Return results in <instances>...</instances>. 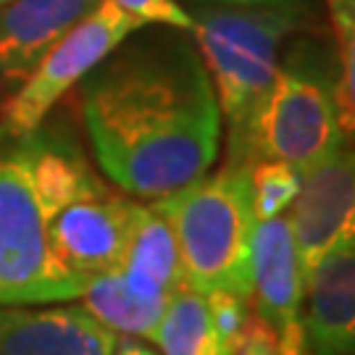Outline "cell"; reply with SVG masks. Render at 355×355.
Masks as SVG:
<instances>
[{
	"instance_id": "obj_1",
	"label": "cell",
	"mask_w": 355,
	"mask_h": 355,
	"mask_svg": "<svg viewBox=\"0 0 355 355\" xmlns=\"http://www.w3.org/2000/svg\"><path fill=\"white\" fill-rule=\"evenodd\" d=\"M142 29L71 92L98 168L124 195L158 200L211 171L224 116L192 32Z\"/></svg>"
},
{
	"instance_id": "obj_2",
	"label": "cell",
	"mask_w": 355,
	"mask_h": 355,
	"mask_svg": "<svg viewBox=\"0 0 355 355\" xmlns=\"http://www.w3.org/2000/svg\"><path fill=\"white\" fill-rule=\"evenodd\" d=\"M343 142L337 55L324 40L297 37L240 137L229 142V164L279 161L305 174Z\"/></svg>"
},
{
	"instance_id": "obj_3",
	"label": "cell",
	"mask_w": 355,
	"mask_h": 355,
	"mask_svg": "<svg viewBox=\"0 0 355 355\" xmlns=\"http://www.w3.org/2000/svg\"><path fill=\"white\" fill-rule=\"evenodd\" d=\"M192 40L216 87L218 108L237 140L279 69L282 45L311 19L308 0H274L258 6L198 3L187 8Z\"/></svg>"
},
{
	"instance_id": "obj_4",
	"label": "cell",
	"mask_w": 355,
	"mask_h": 355,
	"mask_svg": "<svg viewBox=\"0 0 355 355\" xmlns=\"http://www.w3.org/2000/svg\"><path fill=\"white\" fill-rule=\"evenodd\" d=\"M153 203L174 229L187 287L250 300V166L227 164Z\"/></svg>"
},
{
	"instance_id": "obj_5",
	"label": "cell",
	"mask_w": 355,
	"mask_h": 355,
	"mask_svg": "<svg viewBox=\"0 0 355 355\" xmlns=\"http://www.w3.org/2000/svg\"><path fill=\"white\" fill-rule=\"evenodd\" d=\"M26 137L55 255L82 279L119 266L135 200L111 190L74 145Z\"/></svg>"
},
{
	"instance_id": "obj_6",
	"label": "cell",
	"mask_w": 355,
	"mask_h": 355,
	"mask_svg": "<svg viewBox=\"0 0 355 355\" xmlns=\"http://www.w3.org/2000/svg\"><path fill=\"white\" fill-rule=\"evenodd\" d=\"M55 255L40 203L29 137L0 153V305L71 303L85 287Z\"/></svg>"
},
{
	"instance_id": "obj_7",
	"label": "cell",
	"mask_w": 355,
	"mask_h": 355,
	"mask_svg": "<svg viewBox=\"0 0 355 355\" xmlns=\"http://www.w3.org/2000/svg\"><path fill=\"white\" fill-rule=\"evenodd\" d=\"M142 21L121 11L111 0H101L95 11L58 40L19 87L0 101V135L21 140L37 132L66 95L137 29Z\"/></svg>"
},
{
	"instance_id": "obj_8",
	"label": "cell",
	"mask_w": 355,
	"mask_h": 355,
	"mask_svg": "<svg viewBox=\"0 0 355 355\" xmlns=\"http://www.w3.org/2000/svg\"><path fill=\"white\" fill-rule=\"evenodd\" d=\"M290 227L303 279L334 245L355 232V145L343 142L303 174L290 205Z\"/></svg>"
},
{
	"instance_id": "obj_9",
	"label": "cell",
	"mask_w": 355,
	"mask_h": 355,
	"mask_svg": "<svg viewBox=\"0 0 355 355\" xmlns=\"http://www.w3.org/2000/svg\"><path fill=\"white\" fill-rule=\"evenodd\" d=\"M250 297L258 311L255 316L263 318L277 334L279 353H308L300 324L305 279L287 214L255 221L250 242Z\"/></svg>"
},
{
	"instance_id": "obj_10",
	"label": "cell",
	"mask_w": 355,
	"mask_h": 355,
	"mask_svg": "<svg viewBox=\"0 0 355 355\" xmlns=\"http://www.w3.org/2000/svg\"><path fill=\"white\" fill-rule=\"evenodd\" d=\"M116 334L76 303L0 305V355H114Z\"/></svg>"
},
{
	"instance_id": "obj_11",
	"label": "cell",
	"mask_w": 355,
	"mask_h": 355,
	"mask_svg": "<svg viewBox=\"0 0 355 355\" xmlns=\"http://www.w3.org/2000/svg\"><path fill=\"white\" fill-rule=\"evenodd\" d=\"M300 324L311 355H355V232L308 274Z\"/></svg>"
},
{
	"instance_id": "obj_12",
	"label": "cell",
	"mask_w": 355,
	"mask_h": 355,
	"mask_svg": "<svg viewBox=\"0 0 355 355\" xmlns=\"http://www.w3.org/2000/svg\"><path fill=\"white\" fill-rule=\"evenodd\" d=\"M101 0H11L0 6V92H13Z\"/></svg>"
},
{
	"instance_id": "obj_13",
	"label": "cell",
	"mask_w": 355,
	"mask_h": 355,
	"mask_svg": "<svg viewBox=\"0 0 355 355\" xmlns=\"http://www.w3.org/2000/svg\"><path fill=\"white\" fill-rule=\"evenodd\" d=\"M119 268L129 287L150 300H168L171 292L184 287L174 229L155 203H132Z\"/></svg>"
},
{
	"instance_id": "obj_14",
	"label": "cell",
	"mask_w": 355,
	"mask_h": 355,
	"mask_svg": "<svg viewBox=\"0 0 355 355\" xmlns=\"http://www.w3.org/2000/svg\"><path fill=\"white\" fill-rule=\"evenodd\" d=\"M76 305H82L95 321H101L105 329L114 334H129V337H148L150 340L166 300H150L142 297L129 287L121 268L114 266L101 274L87 277L85 287L76 297Z\"/></svg>"
},
{
	"instance_id": "obj_15",
	"label": "cell",
	"mask_w": 355,
	"mask_h": 355,
	"mask_svg": "<svg viewBox=\"0 0 355 355\" xmlns=\"http://www.w3.org/2000/svg\"><path fill=\"white\" fill-rule=\"evenodd\" d=\"M150 340L164 355H234L216 329L205 292L187 284L168 295Z\"/></svg>"
},
{
	"instance_id": "obj_16",
	"label": "cell",
	"mask_w": 355,
	"mask_h": 355,
	"mask_svg": "<svg viewBox=\"0 0 355 355\" xmlns=\"http://www.w3.org/2000/svg\"><path fill=\"white\" fill-rule=\"evenodd\" d=\"M337 32V116L345 142L355 145V0H329Z\"/></svg>"
},
{
	"instance_id": "obj_17",
	"label": "cell",
	"mask_w": 355,
	"mask_h": 355,
	"mask_svg": "<svg viewBox=\"0 0 355 355\" xmlns=\"http://www.w3.org/2000/svg\"><path fill=\"white\" fill-rule=\"evenodd\" d=\"M303 174L279 161H258L250 166V200L255 221L287 214L300 190Z\"/></svg>"
},
{
	"instance_id": "obj_18",
	"label": "cell",
	"mask_w": 355,
	"mask_h": 355,
	"mask_svg": "<svg viewBox=\"0 0 355 355\" xmlns=\"http://www.w3.org/2000/svg\"><path fill=\"white\" fill-rule=\"evenodd\" d=\"M205 300H208V311H211V318H214L216 329L224 337V343L237 350V345L242 340V331L248 327V318H250V311H248V300L234 295V292H224V290H214L205 292Z\"/></svg>"
},
{
	"instance_id": "obj_19",
	"label": "cell",
	"mask_w": 355,
	"mask_h": 355,
	"mask_svg": "<svg viewBox=\"0 0 355 355\" xmlns=\"http://www.w3.org/2000/svg\"><path fill=\"white\" fill-rule=\"evenodd\" d=\"M121 11L132 13L145 26H174L192 32L190 11L177 0H111Z\"/></svg>"
},
{
	"instance_id": "obj_20",
	"label": "cell",
	"mask_w": 355,
	"mask_h": 355,
	"mask_svg": "<svg viewBox=\"0 0 355 355\" xmlns=\"http://www.w3.org/2000/svg\"><path fill=\"white\" fill-rule=\"evenodd\" d=\"M234 355H282L279 345H277V334L271 331L263 318L250 313L248 327L242 331V340L237 345Z\"/></svg>"
},
{
	"instance_id": "obj_21",
	"label": "cell",
	"mask_w": 355,
	"mask_h": 355,
	"mask_svg": "<svg viewBox=\"0 0 355 355\" xmlns=\"http://www.w3.org/2000/svg\"><path fill=\"white\" fill-rule=\"evenodd\" d=\"M114 355H161L155 353L153 347L137 340V337H129V334H116V347H114Z\"/></svg>"
},
{
	"instance_id": "obj_22",
	"label": "cell",
	"mask_w": 355,
	"mask_h": 355,
	"mask_svg": "<svg viewBox=\"0 0 355 355\" xmlns=\"http://www.w3.org/2000/svg\"><path fill=\"white\" fill-rule=\"evenodd\" d=\"M195 3H218V6H258V3H274V0H195Z\"/></svg>"
},
{
	"instance_id": "obj_23",
	"label": "cell",
	"mask_w": 355,
	"mask_h": 355,
	"mask_svg": "<svg viewBox=\"0 0 355 355\" xmlns=\"http://www.w3.org/2000/svg\"><path fill=\"white\" fill-rule=\"evenodd\" d=\"M6 3H11V0H0V6H6Z\"/></svg>"
},
{
	"instance_id": "obj_24",
	"label": "cell",
	"mask_w": 355,
	"mask_h": 355,
	"mask_svg": "<svg viewBox=\"0 0 355 355\" xmlns=\"http://www.w3.org/2000/svg\"><path fill=\"white\" fill-rule=\"evenodd\" d=\"M303 355H311V353H303Z\"/></svg>"
}]
</instances>
